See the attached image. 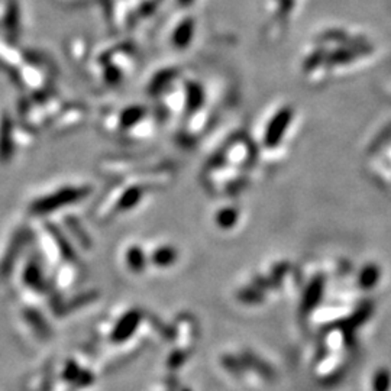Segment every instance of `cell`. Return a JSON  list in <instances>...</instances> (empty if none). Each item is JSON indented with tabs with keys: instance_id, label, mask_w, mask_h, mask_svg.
<instances>
[{
	"instance_id": "cell-1",
	"label": "cell",
	"mask_w": 391,
	"mask_h": 391,
	"mask_svg": "<svg viewBox=\"0 0 391 391\" xmlns=\"http://www.w3.org/2000/svg\"><path fill=\"white\" fill-rule=\"evenodd\" d=\"M373 47L371 38L363 31L323 28L309 39L300 54V74L310 85H326L371 63Z\"/></svg>"
},
{
	"instance_id": "cell-2",
	"label": "cell",
	"mask_w": 391,
	"mask_h": 391,
	"mask_svg": "<svg viewBox=\"0 0 391 391\" xmlns=\"http://www.w3.org/2000/svg\"><path fill=\"white\" fill-rule=\"evenodd\" d=\"M90 188L87 187H63L60 190H55L44 198L35 200L31 205V212L33 215H48L53 213L61 208H65L68 205H74L80 202L89 194Z\"/></svg>"
},
{
	"instance_id": "cell-3",
	"label": "cell",
	"mask_w": 391,
	"mask_h": 391,
	"mask_svg": "<svg viewBox=\"0 0 391 391\" xmlns=\"http://www.w3.org/2000/svg\"><path fill=\"white\" fill-rule=\"evenodd\" d=\"M22 277H23L22 279L23 283L33 291H45L47 284L44 279V272L35 261H31L25 265Z\"/></svg>"
},
{
	"instance_id": "cell-4",
	"label": "cell",
	"mask_w": 391,
	"mask_h": 391,
	"mask_svg": "<svg viewBox=\"0 0 391 391\" xmlns=\"http://www.w3.org/2000/svg\"><path fill=\"white\" fill-rule=\"evenodd\" d=\"M64 378L67 381H70L71 384H77L80 387H86L93 382V375L90 373L82 370L74 361L67 363V365L64 368Z\"/></svg>"
},
{
	"instance_id": "cell-5",
	"label": "cell",
	"mask_w": 391,
	"mask_h": 391,
	"mask_svg": "<svg viewBox=\"0 0 391 391\" xmlns=\"http://www.w3.org/2000/svg\"><path fill=\"white\" fill-rule=\"evenodd\" d=\"M138 323V315L135 311L129 313L125 318L121 319V322L116 325V328L112 332V339L114 342H122L131 336V333L135 331V325Z\"/></svg>"
},
{
	"instance_id": "cell-6",
	"label": "cell",
	"mask_w": 391,
	"mask_h": 391,
	"mask_svg": "<svg viewBox=\"0 0 391 391\" xmlns=\"http://www.w3.org/2000/svg\"><path fill=\"white\" fill-rule=\"evenodd\" d=\"M28 323L32 326V329L38 333V335H41L43 338H48L50 336V328L48 325H45V321L43 319V316L39 315L38 311H26V315H25Z\"/></svg>"
},
{
	"instance_id": "cell-7",
	"label": "cell",
	"mask_w": 391,
	"mask_h": 391,
	"mask_svg": "<svg viewBox=\"0 0 391 391\" xmlns=\"http://www.w3.org/2000/svg\"><path fill=\"white\" fill-rule=\"evenodd\" d=\"M54 232V241L57 242V247H60V251L63 254V257H65L70 261L75 259V251L73 250V247L65 241L64 237L58 233V230H53Z\"/></svg>"
},
{
	"instance_id": "cell-8",
	"label": "cell",
	"mask_w": 391,
	"mask_h": 391,
	"mask_svg": "<svg viewBox=\"0 0 391 391\" xmlns=\"http://www.w3.org/2000/svg\"><path fill=\"white\" fill-rule=\"evenodd\" d=\"M68 226H70V229L73 230V233H74V237L78 240V241H80L82 244H83V247H90V240H89V237H87V233H86V230L83 229V226L80 227V225H78V222L75 220V219H70V222H68Z\"/></svg>"
},
{
	"instance_id": "cell-9",
	"label": "cell",
	"mask_w": 391,
	"mask_h": 391,
	"mask_svg": "<svg viewBox=\"0 0 391 391\" xmlns=\"http://www.w3.org/2000/svg\"><path fill=\"white\" fill-rule=\"evenodd\" d=\"M127 259H128V264L132 269H142L144 267V255L141 252V250L138 248H132L129 250L128 255H127Z\"/></svg>"
},
{
	"instance_id": "cell-10",
	"label": "cell",
	"mask_w": 391,
	"mask_h": 391,
	"mask_svg": "<svg viewBox=\"0 0 391 391\" xmlns=\"http://www.w3.org/2000/svg\"><path fill=\"white\" fill-rule=\"evenodd\" d=\"M141 199V191L138 190H128L119 202V208L122 209H129L131 206H134L138 200Z\"/></svg>"
}]
</instances>
